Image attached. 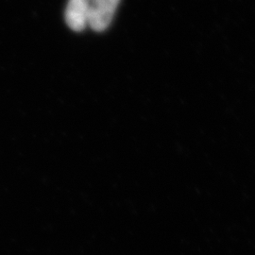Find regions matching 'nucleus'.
<instances>
[{
  "mask_svg": "<svg viewBox=\"0 0 255 255\" xmlns=\"http://www.w3.org/2000/svg\"><path fill=\"white\" fill-rule=\"evenodd\" d=\"M91 0H69L65 9V21L75 31H82L88 26Z\"/></svg>",
  "mask_w": 255,
  "mask_h": 255,
  "instance_id": "nucleus-2",
  "label": "nucleus"
},
{
  "mask_svg": "<svg viewBox=\"0 0 255 255\" xmlns=\"http://www.w3.org/2000/svg\"><path fill=\"white\" fill-rule=\"evenodd\" d=\"M120 0H91L88 27L96 31H103L109 27Z\"/></svg>",
  "mask_w": 255,
  "mask_h": 255,
  "instance_id": "nucleus-1",
  "label": "nucleus"
}]
</instances>
